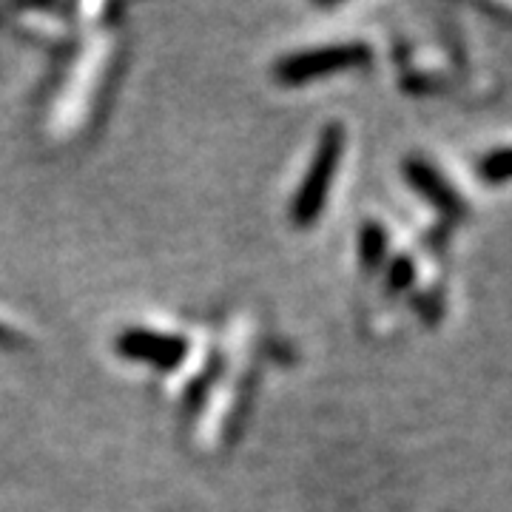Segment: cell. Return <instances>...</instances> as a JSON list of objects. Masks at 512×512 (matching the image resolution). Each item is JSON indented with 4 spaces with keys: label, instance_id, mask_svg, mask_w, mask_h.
<instances>
[{
    "label": "cell",
    "instance_id": "obj_4",
    "mask_svg": "<svg viewBox=\"0 0 512 512\" xmlns=\"http://www.w3.org/2000/svg\"><path fill=\"white\" fill-rule=\"evenodd\" d=\"M404 174H407L410 185L419 191L421 197H427L433 205H439L441 211L456 214L461 200H458L456 191L450 188V183L441 177L433 165H427L424 160H407V163H404Z\"/></svg>",
    "mask_w": 512,
    "mask_h": 512
},
{
    "label": "cell",
    "instance_id": "obj_1",
    "mask_svg": "<svg viewBox=\"0 0 512 512\" xmlns=\"http://www.w3.org/2000/svg\"><path fill=\"white\" fill-rule=\"evenodd\" d=\"M342 151H345V128L342 126H328L319 137V146L313 151V160L302 177L299 191L293 194L291 200V222L299 228H308L311 222H316L325 211V202H328L330 185L336 177V168L342 160Z\"/></svg>",
    "mask_w": 512,
    "mask_h": 512
},
{
    "label": "cell",
    "instance_id": "obj_5",
    "mask_svg": "<svg viewBox=\"0 0 512 512\" xmlns=\"http://www.w3.org/2000/svg\"><path fill=\"white\" fill-rule=\"evenodd\" d=\"M387 254V231L379 222H365L359 228V262L365 268H376Z\"/></svg>",
    "mask_w": 512,
    "mask_h": 512
},
{
    "label": "cell",
    "instance_id": "obj_8",
    "mask_svg": "<svg viewBox=\"0 0 512 512\" xmlns=\"http://www.w3.org/2000/svg\"><path fill=\"white\" fill-rule=\"evenodd\" d=\"M20 345V336L12 328H6L3 322H0V348H18Z\"/></svg>",
    "mask_w": 512,
    "mask_h": 512
},
{
    "label": "cell",
    "instance_id": "obj_2",
    "mask_svg": "<svg viewBox=\"0 0 512 512\" xmlns=\"http://www.w3.org/2000/svg\"><path fill=\"white\" fill-rule=\"evenodd\" d=\"M370 60V49L365 43H330V46H316L305 52H293L282 57L274 66V74L279 83L285 86H299V83H311L319 77H328L336 72H348Z\"/></svg>",
    "mask_w": 512,
    "mask_h": 512
},
{
    "label": "cell",
    "instance_id": "obj_7",
    "mask_svg": "<svg viewBox=\"0 0 512 512\" xmlns=\"http://www.w3.org/2000/svg\"><path fill=\"white\" fill-rule=\"evenodd\" d=\"M416 279V268L407 256H396L387 268V285L390 291H407Z\"/></svg>",
    "mask_w": 512,
    "mask_h": 512
},
{
    "label": "cell",
    "instance_id": "obj_6",
    "mask_svg": "<svg viewBox=\"0 0 512 512\" xmlns=\"http://www.w3.org/2000/svg\"><path fill=\"white\" fill-rule=\"evenodd\" d=\"M481 177L490 180V183H507V180H512V148L487 154L484 163H481Z\"/></svg>",
    "mask_w": 512,
    "mask_h": 512
},
{
    "label": "cell",
    "instance_id": "obj_3",
    "mask_svg": "<svg viewBox=\"0 0 512 512\" xmlns=\"http://www.w3.org/2000/svg\"><path fill=\"white\" fill-rule=\"evenodd\" d=\"M117 350L131 362H146L157 370H174L188 356V342L177 333L128 328L117 336Z\"/></svg>",
    "mask_w": 512,
    "mask_h": 512
}]
</instances>
